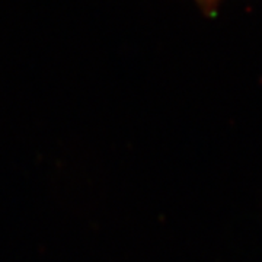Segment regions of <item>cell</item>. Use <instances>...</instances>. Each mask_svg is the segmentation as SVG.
<instances>
[{
  "label": "cell",
  "instance_id": "1",
  "mask_svg": "<svg viewBox=\"0 0 262 262\" xmlns=\"http://www.w3.org/2000/svg\"><path fill=\"white\" fill-rule=\"evenodd\" d=\"M195 2L206 13H214L219 3H220V0H195Z\"/></svg>",
  "mask_w": 262,
  "mask_h": 262
}]
</instances>
